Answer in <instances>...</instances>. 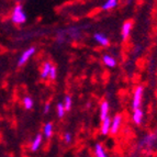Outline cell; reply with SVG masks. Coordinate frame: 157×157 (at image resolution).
<instances>
[{"label":"cell","instance_id":"1","mask_svg":"<svg viewBox=\"0 0 157 157\" xmlns=\"http://www.w3.org/2000/svg\"><path fill=\"white\" fill-rule=\"evenodd\" d=\"M11 21L14 24H23L26 21V14L21 5H18L14 7L12 14H11Z\"/></svg>","mask_w":157,"mask_h":157},{"label":"cell","instance_id":"9","mask_svg":"<svg viewBox=\"0 0 157 157\" xmlns=\"http://www.w3.org/2000/svg\"><path fill=\"white\" fill-rule=\"evenodd\" d=\"M94 41L98 43V44L102 45V46H107V45H109V40H108V37L105 36V34L96 33L94 35Z\"/></svg>","mask_w":157,"mask_h":157},{"label":"cell","instance_id":"15","mask_svg":"<svg viewBox=\"0 0 157 157\" xmlns=\"http://www.w3.org/2000/svg\"><path fill=\"white\" fill-rule=\"evenodd\" d=\"M117 6H118L117 0H107L105 2L102 3V9L103 10H111V9L115 8Z\"/></svg>","mask_w":157,"mask_h":157},{"label":"cell","instance_id":"18","mask_svg":"<svg viewBox=\"0 0 157 157\" xmlns=\"http://www.w3.org/2000/svg\"><path fill=\"white\" fill-rule=\"evenodd\" d=\"M64 107H65V110L66 111H69L71 109V105H73V100H71V96H66L64 98V102H63Z\"/></svg>","mask_w":157,"mask_h":157},{"label":"cell","instance_id":"5","mask_svg":"<svg viewBox=\"0 0 157 157\" xmlns=\"http://www.w3.org/2000/svg\"><path fill=\"white\" fill-rule=\"evenodd\" d=\"M34 53H35V47L34 46L30 47V48H28L26 51H24L18 60V66H23L24 64L34 55Z\"/></svg>","mask_w":157,"mask_h":157},{"label":"cell","instance_id":"2","mask_svg":"<svg viewBox=\"0 0 157 157\" xmlns=\"http://www.w3.org/2000/svg\"><path fill=\"white\" fill-rule=\"evenodd\" d=\"M143 94H144V88H143V86L136 87L133 92V99H132V109H133V111L137 110V109H141Z\"/></svg>","mask_w":157,"mask_h":157},{"label":"cell","instance_id":"19","mask_svg":"<svg viewBox=\"0 0 157 157\" xmlns=\"http://www.w3.org/2000/svg\"><path fill=\"white\" fill-rule=\"evenodd\" d=\"M56 109H57V115H58V118H63L64 115H65V107H64L63 103H57V107H56Z\"/></svg>","mask_w":157,"mask_h":157},{"label":"cell","instance_id":"21","mask_svg":"<svg viewBox=\"0 0 157 157\" xmlns=\"http://www.w3.org/2000/svg\"><path fill=\"white\" fill-rule=\"evenodd\" d=\"M64 141H65L66 143H71V134L69 133V132H66V133L64 134Z\"/></svg>","mask_w":157,"mask_h":157},{"label":"cell","instance_id":"22","mask_svg":"<svg viewBox=\"0 0 157 157\" xmlns=\"http://www.w3.org/2000/svg\"><path fill=\"white\" fill-rule=\"evenodd\" d=\"M50 110H51V105H50V103H45V105H44V112L45 113L50 112Z\"/></svg>","mask_w":157,"mask_h":157},{"label":"cell","instance_id":"6","mask_svg":"<svg viewBox=\"0 0 157 157\" xmlns=\"http://www.w3.org/2000/svg\"><path fill=\"white\" fill-rule=\"evenodd\" d=\"M132 26H133V24H132L131 21L124 22V24L122 25V29H121V36L123 40H126L128 37V35L131 34Z\"/></svg>","mask_w":157,"mask_h":157},{"label":"cell","instance_id":"7","mask_svg":"<svg viewBox=\"0 0 157 157\" xmlns=\"http://www.w3.org/2000/svg\"><path fill=\"white\" fill-rule=\"evenodd\" d=\"M109 109H110L109 102L102 101L101 105H100V119H101V121L105 120L109 117Z\"/></svg>","mask_w":157,"mask_h":157},{"label":"cell","instance_id":"11","mask_svg":"<svg viewBox=\"0 0 157 157\" xmlns=\"http://www.w3.org/2000/svg\"><path fill=\"white\" fill-rule=\"evenodd\" d=\"M52 64L50 62H45L42 66V71H41V78L45 79L50 77V73H51V68H52Z\"/></svg>","mask_w":157,"mask_h":157},{"label":"cell","instance_id":"3","mask_svg":"<svg viewBox=\"0 0 157 157\" xmlns=\"http://www.w3.org/2000/svg\"><path fill=\"white\" fill-rule=\"evenodd\" d=\"M157 143V134L155 133H149L141 140L140 142V146L143 148H151V147L155 146V144Z\"/></svg>","mask_w":157,"mask_h":157},{"label":"cell","instance_id":"20","mask_svg":"<svg viewBox=\"0 0 157 157\" xmlns=\"http://www.w3.org/2000/svg\"><path fill=\"white\" fill-rule=\"evenodd\" d=\"M56 76H57V71H56V67L55 66H52L51 68V73H50V78L51 79H56Z\"/></svg>","mask_w":157,"mask_h":157},{"label":"cell","instance_id":"12","mask_svg":"<svg viewBox=\"0 0 157 157\" xmlns=\"http://www.w3.org/2000/svg\"><path fill=\"white\" fill-rule=\"evenodd\" d=\"M42 140H43V136L41 135V134H36V136L34 137L33 142H32V144H31V151L32 152H35V151H37V149L41 147Z\"/></svg>","mask_w":157,"mask_h":157},{"label":"cell","instance_id":"13","mask_svg":"<svg viewBox=\"0 0 157 157\" xmlns=\"http://www.w3.org/2000/svg\"><path fill=\"white\" fill-rule=\"evenodd\" d=\"M102 60H103V63H105V66H108V67H110V68L115 67V65H117L115 58L113 57V56L109 55V54H105V55H103V57H102Z\"/></svg>","mask_w":157,"mask_h":157},{"label":"cell","instance_id":"4","mask_svg":"<svg viewBox=\"0 0 157 157\" xmlns=\"http://www.w3.org/2000/svg\"><path fill=\"white\" fill-rule=\"evenodd\" d=\"M122 122H123V119H122V115L121 114H117L114 115V118L111 121V130H110V134H117L120 130L121 125H122Z\"/></svg>","mask_w":157,"mask_h":157},{"label":"cell","instance_id":"16","mask_svg":"<svg viewBox=\"0 0 157 157\" xmlns=\"http://www.w3.org/2000/svg\"><path fill=\"white\" fill-rule=\"evenodd\" d=\"M43 134H44V136L46 139H50L51 136L53 135V124L51 122H48V123H46L44 125V128H43Z\"/></svg>","mask_w":157,"mask_h":157},{"label":"cell","instance_id":"8","mask_svg":"<svg viewBox=\"0 0 157 157\" xmlns=\"http://www.w3.org/2000/svg\"><path fill=\"white\" fill-rule=\"evenodd\" d=\"M111 119L108 117L105 120L102 121V123H101V134L102 135H107V134L110 133V130H111Z\"/></svg>","mask_w":157,"mask_h":157},{"label":"cell","instance_id":"17","mask_svg":"<svg viewBox=\"0 0 157 157\" xmlns=\"http://www.w3.org/2000/svg\"><path fill=\"white\" fill-rule=\"evenodd\" d=\"M23 105L26 110H31L34 105V101L31 97H24L23 99Z\"/></svg>","mask_w":157,"mask_h":157},{"label":"cell","instance_id":"14","mask_svg":"<svg viewBox=\"0 0 157 157\" xmlns=\"http://www.w3.org/2000/svg\"><path fill=\"white\" fill-rule=\"evenodd\" d=\"M94 155H96V157H108L107 153L105 151V147L99 143H97L94 146Z\"/></svg>","mask_w":157,"mask_h":157},{"label":"cell","instance_id":"10","mask_svg":"<svg viewBox=\"0 0 157 157\" xmlns=\"http://www.w3.org/2000/svg\"><path fill=\"white\" fill-rule=\"evenodd\" d=\"M143 117H144V113L142 111V109H137V110L133 111V115H132V119H133V122L136 125H140L143 121Z\"/></svg>","mask_w":157,"mask_h":157}]
</instances>
